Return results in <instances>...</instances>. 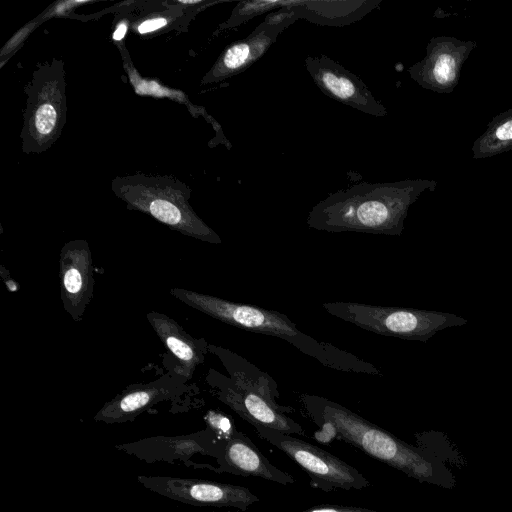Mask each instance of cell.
Here are the masks:
<instances>
[{"mask_svg": "<svg viewBox=\"0 0 512 512\" xmlns=\"http://www.w3.org/2000/svg\"><path fill=\"white\" fill-rule=\"evenodd\" d=\"M290 5L291 1L288 7L269 13L261 24L268 28L279 29L283 31L285 28L299 19L297 13L292 7H290Z\"/></svg>", "mask_w": 512, "mask_h": 512, "instance_id": "obj_23", "label": "cell"}, {"mask_svg": "<svg viewBox=\"0 0 512 512\" xmlns=\"http://www.w3.org/2000/svg\"><path fill=\"white\" fill-rule=\"evenodd\" d=\"M280 32L260 24L248 37L232 43L222 52L203 83L219 82L243 72L265 54Z\"/></svg>", "mask_w": 512, "mask_h": 512, "instance_id": "obj_16", "label": "cell"}, {"mask_svg": "<svg viewBox=\"0 0 512 512\" xmlns=\"http://www.w3.org/2000/svg\"><path fill=\"white\" fill-rule=\"evenodd\" d=\"M298 512H379L376 510L368 509L360 506H352V505H322L315 506L309 508L307 510L298 511Z\"/></svg>", "mask_w": 512, "mask_h": 512, "instance_id": "obj_24", "label": "cell"}, {"mask_svg": "<svg viewBox=\"0 0 512 512\" xmlns=\"http://www.w3.org/2000/svg\"><path fill=\"white\" fill-rule=\"evenodd\" d=\"M436 186V181L428 179L355 184L319 201L306 223L311 229L332 233L400 236L409 208Z\"/></svg>", "mask_w": 512, "mask_h": 512, "instance_id": "obj_2", "label": "cell"}, {"mask_svg": "<svg viewBox=\"0 0 512 512\" xmlns=\"http://www.w3.org/2000/svg\"><path fill=\"white\" fill-rule=\"evenodd\" d=\"M113 190L131 209L150 215L172 230L211 244L222 243L195 213L188 201L189 189L177 180L134 175L114 180Z\"/></svg>", "mask_w": 512, "mask_h": 512, "instance_id": "obj_4", "label": "cell"}, {"mask_svg": "<svg viewBox=\"0 0 512 512\" xmlns=\"http://www.w3.org/2000/svg\"><path fill=\"white\" fill-rule=\"evenodd\" d=\"M146 317L166 349L176 358L179 364L177 373L189 380L196 367L204 362L208 343L204 339H195L163 313L151 311Z\"/></svg>", "mask_w": 512, "mask_h": 512, "instance_id": "obj_17", "label": "cell"}, {"mask_svg": "<svg viewBox=\"0 0 512 512\" xmlns=\"http://www.w3.org/2000/svg\"><path fill=\"white\" fill-rule=\"evenodd\" d=\"M218 467L211 470L238 476L259 477L279 484H292L295 479L274 466L244 433L235 430L227 439L220 440Z\"/></svg>", "mask_w": 512, "mask_h": 512, "instance_id": "obj_15", "label": "cell"}, {"mask_svg": "<svg viewBox=\"0 0 512 512\" xmlns=\"http://www.w3.org/2000/svg\"><path fill=\"white\" fill-rule=\"evenodd\" d=\"M474 40L436 36L426 46L422 60L408 68L410 77L422 88L442 94L454 91L465 61L476 48Z\"/></svg>", "mask_w": 512, "mask_h": 512, "instance_id": "obj_9", "label": "cell"}, {"mask_svg": "<svg viewBox=\"0 0 512 512\" xmlns=\"http://www.w3.org/2000/svg\"><path fill=\"white\" fill-rule=\"evenodd\" d=\"M127 32V23L125 21L119 23L113 33V39L115 41H120L125 36Z\"/></svg>", "mask_w": 512, "mask_h": 512, "instance_id": "obj_26", "label": "cell"}, {"mask_svg": "<svg viewBox=\"0 0 512 512\" xmlns=\"http://www.w3.org/2000/svg\"><path fill=\"white\" fill-rule=\"evenodd\" d=\"M253 427L262 439L300 466L314 488L330 492L337 489L361 490L371 485L356 468L316 445L269 427Z\"/></svg>", "mask_w": 512, "mask_h": 512, "instance_id": "obj_7", "label": "cell"}, {"mask_svg": "<svg viewBox=\"0 0 512 512\" xmlns=\"http://www.w3.org/2000/svg\"><path fill=\"white\" fill-rule=\"evenodd\" d=\"M290 1L285 0H260L242 1L234 8L229 20L224 23V28H230L249 20L252 17L261 15L268 11H276L288 7Z\"/></svg>", "mask_w": 512, "mask_h": 512, "instance_id": "obj_21", "label": "cell"}, {"mask_svg": "<svg viewBox=\"0 0 512 512\" xmlns=\"http://www.w3.org/2000/svg\"><path fill=\"white\" fill-rule=\"evenodd\" d=\"M306 415L320 428L321 442L342 440L421 483L453 489L456 478L428 449L408 444L343 405L318 395L300 394Z\"/></svg>", "mask_w": 512, "mask_h": 512, "instance_id": "obj_1", "label": "cell"}, {"mask_svg": "<svg viewBox=\"0 0 512 512\" xmlns=\"http://www.w3.org/2000/svg\"><path fill=\"white\" fill-rule=\"evenodd\" d=\"M137 481L153 492L193 506L234 507L244 512L260 500L247 487L211 480L140 475Z\"/></svg>", "mask_w": 512, "mask_h": 512, "instance_id": "obj_8", "label": "cell"}, {"mask_svg": "<svg viewBox=\"0 0 512 512\" xmlns=\"http://www.w3.org/2000/svg\"><path fill=\"white\" fill-rule=\"evenodd\" d=\"M186 380L176 372L175 375L166 374L147 384L131 385L106 402L94 419L107 424L132 421L155 404L181 396L187 388Z\"/></svg>", "mask_w": 512, "mask_h": 512, "instance_id": "obj_14", "label": "cell"}, {"mask_svg": "<svg viewBox=\"0 0 512 512\" xmlns=\"http://www.w3.org/2000/svg\"><path fill=\"white\" fill-rule=\"evenodd\" d=\"M512 150V108L500 112L472 144V158L481 160Z\"/></svg>", "mask_w": 512, "mask_h": 512, "instance_id": "obj_20", "label": "cell"}, {"mask_svg": "<svg viewBox=\"0 0 512 512\" xmlns=\"http://www.w3.org/2000/svg\"><path fill=\"white\" fill-rule=\"evenodd\" d=\"M208 352L218 357L234 384L262 395L275 406H281L276 401L279 398L277 383L270 375L228 348L208 344Z\"/></svg>", "mask_w": 512, "mask_h": 512, "instance_id": "obj_19", "label": "cell"}, {"mask_svg": "<svg viewBox=\"0 0 512 512\" xmlns=\"http://www.w3.org/2000/svg\"><path fill=\"white\" fill-rule=\"evenodd\" d=\"M170 23V19L166 16H157L146 19L137 26L139 34H147L155 32L159 29L166 27Z\"/></svg>", "mask_w": 512, "mask_h": 512, "instance_id": "obj_25", "label": "cell"}, {"mask_svg": "<svg viewBox=\"0 0 512 512\" xmlns=\"http://www.w3.org/2000/svg\"><path fill=\"white\" fill-rule=\"evenodd\" d=\"M204 420L206 427L209 428L219 440L229 438L236 430L230 418L218 411H207Z\"/></svg>", "mask_w": 512, "mask_h": 512, "instance_id": "obj_22", "label": "cell"}, {"mask_svg": "<svg viewBox=\"0 0 512 512\" xmlns=\"http://www.w3.org/2000/svg\"><path fill=\"white\" fill-rule=\"evenodd\" d=\"M381 0L368 1H296L290 7L298 18L319 25L343 26L351 24L375 9Z\"/></svg>", "mask_w": 512, "mask_h": 512, "instance_id": "obj_18", "label": "cell"}, {"mask_svg": "<svg viewBox=\"0 0 512 512\" xmlns=\"http://www.w3.org/2000/svg\"><path fill=\"white\" fill-rule=\"evenodd\" d=\"M326 312L376 334L427 342L438 332L465 325L464 317L452 313L405 307L377 306L356 302H325Z\"/></svg>", "mask_w": 512, "mask_h": 512, "instance_id": "obj_5", "label": "cell"}, {"mask_svg": "<svg viewBox=\"0 0 512 512\" xmlns=\"http://www.w3.org/2000/svg\"><path fill=\"white\" fill-rule=\"evenodd\" d=\"M60 296L64 310L80 322L94 289L93 263L89 244L82 239L63 245L59 255Z\"/></svg>", "mask_w": 512, "mask_h": 512, "instance_id": "obj_13", "label": "cell"}, {"mask_svg": "<svg viewBox=\"0 0 512 512\" xmlns=\"http://www.w3.org/2000/svg\"><path fill=\"white\" fill-rule=\"evenodd\" d=\"M305 66L314 83L330 98L369 115H387L386 108L359 77L326 55L307 56Z\"/></svg>", "mask_w": 512, "mask_h": 512, "instance_id": "obj_12", "label": "cell"}, {"mask_svg": "<svg viewBox=\"0 0 512 512\" xmlns=\"http://www.w3.org/2000/svg\"><path fill=\"white\" fill-rule=\"evenodd\" d=\"M206 382L215 396L249 424L269 427L286 434L304 435L302 426L286 415L289 406H275L262 395L241 388L222 373L210 369Z\"/></svg>", "mask_w": 512, "mask_h": 512, "instance_id": "obj_10", "label": "cell"}, {"mask_svg": "<svg viewBox=\"0 0 512 512\" xmlns=\"http://www.w3.org/2000/svg\"><path fill=\"white\" fill-rule=\"evenodd\" d=\"M115 448L135 456L148 464L183 462L188 467L207 468L208 464H198L190 459L196 455L217 458L220 453V440L209 429L179 436H153L134 442L115 445Z\"/></svg>", "mask_w": 512, "mask_h": 512, "instance_id": "obj_11", "label": "cell"}, {"mask_svg": "<svg viewBox=\"0 0 512 512\" xmlns=\"http://www.w3.org/2000/svg\"><path fill=\"white\" fill-rule=\"evenodd\" d=\"M63 64L54 60L34 72L24 111L23 144L26 152L46 149L65 122Z\"/></svg>", "mask_w": 512, "mask_h": 512, "instance_id": "obj_6", "label": "cell"}, {"mask_svg": "<svg viewBox=\"0 0 512 512\" xmlns=\"http://www.w3.org/2000/svg\"><path fill=\"white\" fill-rule=\"evenodd\" d=\"M169 293L184 304L223 323L248 332L285 340L326 367L344 372L382 375L373 364L303 333L285 314L278 311L232 302L182 288H172Z\"/></svg>", "mask_w": 512, "mask_h": 512, "instance_id": "obj_3", "label": "cell"}]
</instances>
